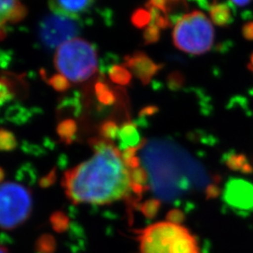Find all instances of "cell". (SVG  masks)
<instances>
[{
  "instance_id": "2e32d148",
  "label": "cell",
  "mask_w": 253,
  "mask_h": 253,
  "mask_svg": "<svg viewBox=\"0 0 253 253\" xmlns=\"http://www.w3.org/2000/svg\"><path fill=\"white\" fill-rule=\"evenodd\" d=\"M130 22L137 28L148 27L152 22V16H151L150 10L145 8L136 9L131 14Z\"/></svg>"
},
{
  "instance_id": "44dd1931",
  "label": "cell",
  "mask_w": 253,
  "mask_h": 253,
  "mask_svg": "<svg viewBox=\"0 0 253 253\" xmlns=\"http://www.w3.org/2000/svg\"><path fill=\"white\" fill-rule=\"evenodd\" d=\"M143 39L145 45L154 44L158 42L161 40V28L151 23L148 27H145Z\"/></svg>"
},
{
  "instance_id": "8fae6325",
  "label": "cell",
  "mask_w": 253,
  "mask_h": 253,
  "mask_svg": "<svg viewBox=\"0 0 253 253\" xmlns=\"http://www.w3.org/2000/svg\"><path fill=\"white\" fill-rule=\"evenodd\" d=\"M118 139L120 142L119 149L126 150L128 148L137 147L140 140L139 132L137 130V126L132 122H126L118 131Z\"/></svg>"
},
{
  "instance_id": "e0dca14e",
  "label": "cell",
  "mask_w": 253,
  "mask_h": 253,
  "mask_svg": "<svg viewBox=\"0 0 253 253\" xmlns=\"http://www.w3.org/2000/svg\"><path fill=\"white\" fill-rule=\"evenodd\" d=\"M186 84V77L180 71H172L167 75L166 85L172 92H178L183 89Z\"/></svg>"
},
{
  "instance_id": "277c9868",
  "label": "cell",
  "mask_w": 253,
  "mask_h": 253,
  "mask_svg": "<svg viewBox=\"0 0 253 253\" xmlns=\"http://www.w3.org/2000/svg\"><path fill=\"white\" fill-rule=\"evenodd\" d=\"M214 40V27L200 10L184 14L172 30L173 44L182 52L191 55L209 52L213 48Z\"/></svg>"
},
{
  "instance_id": "ac0fdd59",
  "label": "cell",
  "mask_w": 253,
  "mask_h": 253,
  "mask_svg": "<svg viewBox=\"0 0 253 253\" xmlns=\"http://www.w3.org/2000/svg\"><path fill=\"white\" fill-rule=\"evenodd\" d=\"M16 146L17 141L14 134L7 129H0V151H11Z\"/></svg>"
},
{
  "instance_id": "3957f363",
  "label": "cell",
  "mask_w": 253,
  "mask_h": 253,
  "mask_svg": "<svg viewBox=\"0 0 253 253\" xmlns=\"http://www.w3.org/2000/svg\"><path fill=\"white\" fill-rule=\"evenodd\" d=\"M54 67L73 83L88 80L98 70V51L91 42L75 38L59 46L54 54Z\"/></svg>"
},
{
  "instance_id": "d6a6232c",
  "label": "cell",
  "mask_w": 253,
  "mask_h": 253,
  "mask_svg": "<svg viewBox=\"0 0 253 253\" xmlns=\"http://www.w3.org/2000/svg\"><path fill=\"white\" fill-rule=\"evenodd\" d=\"M0 253H8V251H7V249L6 248H4L2 245H0Z\"/></svg>"
},
{
  "instance_id": "9c48e42d",
  "label": "cell",
  "mask_w": 253,
  "mask_h": 253,
  "mask_svg": "<svg viewBox=\"0 0 253 253\" xmlns=\"http://www.w3.org/2000/svg\"><path fill=\"white\" fill-rule=\"evenodd\" d=\"M93 0H49V6L54 13L79 19L90 9Z\"/></svg>"
},
{
  "instance_id": "7c38bea8",
  "label": "cell",
  "mask_w": 253,
  "mask_h": 253,
  "mask_svg": "<svg viewBox=\"0 0 253 253\" xmlns=\"http://www.w3.org/2000/svg\"><path fill=\"white\" fill-rule=\"evenodd\" d=\"M108 73L109 79L114 84L125 86L131 83L132 74L127 70L125 65L111 64L106 68Z\"/></svg>"
},
{
  "instance_id": "4fadbf2b",
  "label": "cell",
  "mask_w": 253,
  "mask_h": 253,
  "mask_svg": "<svg viewBox=\"0 0 253 253\" xmlns=\"http://www.w3.org/2000/svg\"><path fill=\"white\" fill-rule=\"evenodd\" d=\"M95 96L96 99L102 106L108 107L116 103L117 96L114 90L104 82L99 81L96 83L95 87Z\"/></svg>"
},
{
  "instance_id": "83f0119b",
  "label": "cell",
  "mask_w": 253,
  "mask_h": 253,
  "mask_svg": "<svg viewBox=\"0 0 253 253\" xmlns=\"http://www.w3.org/2000/svg\"><path fill=\"white\" fill-rule=\"evenodd\" d=\"M189 1L197 3L200 8L202 9H205V10H209V9L212 6L211 0H189Z\"/></svg>"
},
{
  "instance_id": "52a82bcc",
  "label": "cell",
  "mask_w": 253,
  "mask_h": 253,
  "mask_svg": "<svg viewBox=\"0 0 253 253\" xmlns=\"http://www.w3.org/2000/svg\"><path fill=\"white\" fill-rule=\"evenodd\" d=\"M124 65L145 85L149 84L154 76L165 66L164 64L156 63L142 51H137L134 54L125 56Z\"/></svg>"
},
{
  "instance_id": "4dcf8cb0",
  "label": "cell",
  "mask_w": 253,
  "mask_h": 253,
  "mask_svg": "<svg viewBox=\"0 0 253 253\" xmlns=\"http://www.w3.org/2000/svg\"><path fill=\"white\" fill-rule=\"evenodd\" d=\"M152 84H153L154 89L156 91L162 90L163 88V84L161 82L157 81V80L152 81Z\"/></svg>"
},
{
  "instance_id": "cb8c5ba5",
  "label": "cell",
  "mask_w": 253,
  "mask_h": 253,
  "mask_svg": "<svg viewBox=\"0 0 253 253\" xmlns=\"http://www.w3.org/2000/svg\"><path fill=\"white\" fill-rule=\"evenodd\" d=\"M234 45H235V43L232 41L227 40L220 43H217V45L214 47V51L218 54H226L231 49L234 48Z\"/></svg>"
},
{
  "instance_id": "4316f807",
  "label": "cell",
  "mask_w": 253,
  "mask_h": 253,
  "mask_svg": "<svg viewBox=\"0 0 253 253\" xmlns=\"http://www.w3.org/2000/svg\"><path fill=\"white\" fill-rule=\"evenodd\" d=\"M159 111H160L159 107H157V106H155V105L145 106V108H143L140 111V117L153 116V115H156Z\"/></svg>"
},
{
  "instance_id": "f546056e",
  "label": "cell",
  "mask_w": 253,
  "mask_h": 253,
  "mask_svg": "<svg viewBox=\"0 0 253 253\" xmlns=\"http://www.w3.org/2000/svg\"><path fill=\"white\" fill-rule=\"evenodd\" d=\"M242 18L246 20L247 22L248 21H253V12L252 10H244L241 14Z\"/></svg>"
},
{
  "instance_id": "8992f818",
  "label": "cell",
  "mask_w": 253,
  "mask_h": 253,
  "mask_svg": "<svg viewBox=\"0 0 253 253\" xmlns=\"http://www.w3.org/2000/svg\"><path fill=\"white\" fill-rule=\"evenodd\" d=\"M79 19L54 13L47 15L39 25L38 36L42 46L48 50L57 49L79 35L82 29Z\"/></svg>"
},
{
  "instance_id": "7402d4cb",
  "label": "cell",
  "mask_w": 253,
  "mask_h": 253,
  "mask_svg": "<svg viewBox=\"0 0 253 253\" xmlns=\"http://www.w3.org/2000/svg\"><path fill=\"white\" fill-rule=\"evenodd\" d=\"M146 6L160 9L161 11L168 14V0H148Z\"/></svg>"
},
{
  "instance_id": "d6986e66",
  "label": "cell",
  "mask_w": 253,
  "mask_h": 253,
  "mask_svg": "<svg viewBox=\"0 0 253 253\" xmlns=\"http://www.w3.org/2000/svg\"><path fill=\"white\" fill-rule=\"evenodd\" d=\"M47 83L53 89L57 92H66L71 87V82L60 73L54 74L49 77L47 79Z\"/></svg>"
},
{
  "instance_id": "5b68a950",
  "label": "cell",
  "mask_w": 253,
  "mask_h": 253,
  "mask_svg": "<svg viewBox=\"0 0 253 253\" xmlns=\"http://www.w3.org/2000/svg\"><path fill=\"white\" fill-rule=\"evenodd\" d=\"M32 194L15 182L0 183V228L11 230L22 225L32 212Z\"/></svg>"
},
{
  "instance_id": "836d02e7",
  "label": "cell",
  "mask_w": 253,
  "mask_h": 253,
  "mask_svg": "<svg viewBox=\"0 0 253 253\" xmlns=\"http://www.w3.org/2000/svg\"><path fill=\"white\" fill-rule=\"evenodd\" d=\"M3 177H4V172H3V170L0 168V183L2 182V179H3Z\"/></svg>"
},
{
  "instance_id": "6da1fadb",
  "label": "cell",
  "mask_w": 253,
  "mask_h": 253,
  "mask_svg": "<svg viewBox=\"0 0 253 253\" xmlns=\"http://www.w3.org/2000/svg\"><path fill=\"white\" fill-rule=\"evenodd\" d=\"M90 145L94 151L90 158L64 174L68 198L75 205H108L138 193L135 167L119 147L103 138L92 139Z\"/></svg>"
},
{
  "instance_id": "ffe728a7",
  "label": "cell",
  "mask_w": 253,
  "mask_h": 253,
  "mask_svg": "<svg viewBox=\"0 0 253 253\" xmlns=\"http://www.w3.org/2000/svg\"><path fill=\"white\" fill-rule=\"evenodd\" d=\"M118 131H119V128L118 125L113 120H107L104 123H102L100 126V135L102 136L103 139H106V140L111 141L113 139H116L118 137Z\"/></svg>"
},
{
  "instance_id": "603a6c76",
  "label": "cell",
  "mask_w": 253,
  "mask_h": 253,
  "mask_svg": "<svg viewBox=\"0 0 253 253\" xmlns=\"http://www.w3.org/2000/svg\"><path fill=\"white\" fill-rule=\"evenodd\" d=\"M40 250L42 253H53L54 250V241L51 237H43L40 242Z\"/></svg>"
},
{
  "instance_id": "1f68e13d",
  "label": "cell",
  "mask_w": 253,
  "mask_h": 253,
  "mask_svg": "<svg viewBox=\"0 0 253 253\" xmlns=\"http://www.w3.org/2000/svg\"><path fill=\"white\" fill-rule=\"evenodd\" d=\"M248 69L253 73V53L251 54V57H250V63L248 65Z\"/></svg>"
},
{
  "instance_id": "5bb4252c",
  "label": "cell",
  "mask_w": 253,
  "mask_h": 253,
  "mask_svg": "<svg viewBox=\"0 0 253 253\" xmlns=\"http://www.w3.org/2000/svg\"><path fill=\"white\" fill-rule=\"evenodd\" d=\"M16 96L15 84L9 77H0V106L13 100Z\"/></svg>"
},
{
  "instance_id": "f1b7e54d",
  "label": "cell",
  "mask_w": 253,
  "mask_h": 253,
  "mask_svg": "<svg viewBox=\"0 0 253 253\" xmlns=\"http://www.w3.org/2000/svg\"><path fill=\"white\" fill-rule=\"evenodd\" d=\"M233 4H235V6L238 7H244L246 5H248L249 3H251L253 0H230Z\"/></svg>"
},
{
  "instance_id": "ba28073f",
  "label": "cell",
  "mask_w": 253,
  "mask_h": 253,
  "mask_svg": "<svg viewBox=\"0 0 253 253\" xmlns=\"http://www.w3.org/2000/svg\"><path fill=\"white\" fill-rule=\"evenodd\" d=\"M27 13V7L22 0H0V41L7 36L8 25L22 21Z\"/></svg>"
},
{
  "instance_id": "d4e9b609",
  "label": "cell",
  "mask_w": 253,
  "mask_h": 253,
  "mask_svg": "<svg viewBox=\"0 0 253 253\" xmlns=\"http://www.w3.org/2000/svg\"><path fill=\"white\" fill-rule=\"evenodd\" d=\"M242 36L249 42H253V20L246 22L242 27Z\"/></svg>"
},
{
  "instance_id": "7a4b0ae2",
  "label": "cell",
  "mask_w": 253,
  "mask_h": 253,
  "mask_svg": "<svg viewBox=\"0 0 253 253\" xmlns=\"http://www.w3.org/2000/svg\"><path fill=\"white\" fill-rule=\"evenodd\" d=\"M141 253H200L196 237L186 227L166 220L139 232Z\"/></svg>"
},
{
  "instance_id": "9a60e30c",
  "label": "cell",
  "mask_w": 253,
  "mask_h": 253,
  "mask_svg": "<svg viewBox=\"0 0 253 253\" xmlns=\"http://www.w3.org/2000/svg\"><path fill=\"white\" fill-rule=\"evenodd\" d=\"M56 131L63 141L70 143L77 131V124L73 119H65L58 124Z\"/></svg>"
},
{
  "instance_id": "30bf717a",
  "label": "cell",
  "mask_w": 253,
  "mask_h": 253,
  "mask_svg": "<svg viewBox=\"0 0 253 253\" xmlns=\"http://www.w3.org/2000/svg\"><path fill=\"white\" fill-rule=\"evenodd\" d=\"M208 12L212 22L216 26L229 27L235 22L236 6L230 0L228 2H217L215 0Z\"/></svg>"
},
{
  "instance_id": "484cf974",
  "label": "cell",
  "mask_w": 253,
  "mask_h": 253,
  "mask_svg": "<svg viewBox=\"0 0 253 253\" xmlns=\"http://www.w3.org/2000/svg\"><path fill=\"white\" fill-rule=\"evenodd\" d=\"M52 222L56 230L62 231L64 227H66V223L68 222V220L66 217L64 218L62 215H54V219H52Z\"/></svg>"
}]
</instances>
